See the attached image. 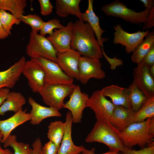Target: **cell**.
I'll list each match as a JSON object with an SVG mask.
<instances>
[{
	"instance_id": "1",
	"label": "cell",
	"mask_w": 154,
	"mask_h": 154,
	"mask_svg": "<svg viewBox=\"0 0 154 154\" xmlns=\"http://www.w3.org/2000/svg\"><path fill=\"white\" fill-rule=\"evenodd\" d=\"M70 46L84 56L99 59L104 56L101 47L89 24L78 19L74 23Z\"/></svg>"
},
{
	"instance_id": "2",
	"label": "cell",
	"mask_w": 154,
	"mask_h": 154,
	"mask_svg": "<svg viewBox=\"0 0 154 154\" xmlns=\"http://www.w3.org/2000/svg\"><path fill=\"white\" fill-rule=\"evenodd\" d=\"M113 127L124 146L128 148L132 149L137 145L142 149L154 143V117L133 123L122 131Z\"/></svg>"
},
{
	"instance_id": "3",
	"label": "cell",
	"mask_w": 154,
	"mask_h": 154,
	"mask_svg": "<svg viewBox=\"0 0 154 154\" xmlns=\"http://www.w3.org/2000/svg\"><path fill=\"white\" fill-rule=\"evenodd\" d=\"M88 143L97 142L108 147L110 151L122 152L125 147L119 137L108 121L97 120L86 138Z\"/></svg>"
},
{
	"instance_id": "4",
	"label": "cell",
	"mask_w": 154,
	"mask_h": 154,
	"mask_svg": "<svg viewBox=\"0 0 154 154\" xmlns=\"http://www.w3.org/2000/svg\"><path fill=\"white\" fill-rule=\"evenodd\" d=\"M76 86L73 83L69 84L44 83L38 93L46 105L59 111L64 105L65 98L71 95Z\"/></svg>"
},
{
	"instance_id": "5",
	"label": "cell",
	"mask_w": 154,
	"mask_h": 154,
	"mask_svg": "<svg viewBox=\"0 0 154 154\" xmlns=\"http://www.w3.org/2000/svg\"><path fill=\"white\" fill-rule=\"evenodd\" d=\"M102 10L107 16L120 18L137 25L145 22L150 10L145 9L142 11L136 12L128 8L125 4L118 0L104 5Z\"/></svg>"
},
{
	"instance_id": "6",
	"label": "cell",
	"mask_w": 154,
	"mask_h": 154,
	"mask_svg": "<svg viewBox=\"0 0 154 154\" xmlns=\"http://www.w3.org/2000/svg\"><path fill=\"white\" fill-rule=\"evenodd\" d=\"M27 54L31 58L42 57L56 62L57 52L47 38L31 31L29 43L26 46Z\"/></svg>"
},
{
	"instance_id": "7",
	"label": "cell",
	"mask_w": 154,
	"mask_h": 154,
	"mask_svg": "<svg viewBox=\"0 0 154 154\" xmlns=\"http://www.w3.org/2000/svg\"><path fill=\"white\" fill-rule=\"evenodd\" d=\"M33 59L43 68L45 74L44 83L69 84L73 79L67 75L56 62L41 57Z\"/></svg>"
},
{
	"instance_id": "8",
	"label": "cell",
	"mask_w": 154,
	"mask_h": 154,
	"mask_svg": "<svg viewBox=\"0 0 154 154\" xmlns=\"http://www.w3.org/2000/svg\"><path fill=\"white\" fill-rule=\"evenodd\" d=\"M78 80L86 84L90 78H94L101 80L104 78L106 74L102 69L99 59L85 56H81L79 61Z\"/></svg>"
},
{
	"instance_id": "9",
	"label": "cell",
	"mask_w": 154,
	"mask_h": 154,
	"mask_svg": "<svg viewBox=\"0 0 154 154\" xmlns=\"http://www.w3.org/2000/svg\"><path fill=\"white\" fill-rule=\"evenodd\" d=\"M113 42L114 44H121L125 47V51L127 53L133 52L137 46L144 40V38L149 32L138 31L133 33H129L125 31L119 24L114 27Z\"/></svg>"
},
{
	"instance_id": "10",
	"label": "cell",
	"mask_w": 154,
	"mask_h": 154,
	"mask_svg": "<svg viewBox=\"0 0 154 154\" xmlns=\"http://www.w3.org/2000/svg\"><path fill=\"white\" fill-rule=\"evenodd\" d=\"M87 107L93 110L97 120L108 121L112 114L114 105L102 94L101 90H97L89 97Z\"/></svg>"
},
{
	"instance_id": "11",
	"label": "cell",
	"mask_w": 154,
	"mask_h": 154,
	"mask_svg": "<svg viewBox=\"0 0 154 154\" xmlns=\"http://www.w3.org/2000/svg\"><path fill=\"white\" fill-rule=\"evenodd\" d=\"M133 70V81L137 87L147 98L154 96V78L149 71V66L142 61Z\"/></svg>"
},
{
	"instance_id": "12",
	"label": "cell",
	"mask_w": 154,
	"mask_h": 154,
	"mask_svg": "<svg viewBox=\"0 0 154 154\" xmlns=\"http://www.w3.org/2000/svg\"><path fill=\"white\" fill-rule=\"evenodd\" d=\"M89 98L88 94L81 92L79 86L76 85L72 92L70 96L69 100L65 103L63 107L70 111L73 123H81L83 112L85 108L87 107V102Z\"/></svg>"
},
{
	"instance_id": "13",
	"label": "cell",
	"mask_w": 154,
	"mask_h": 154,
	"mask_svg": "<svg viewBox=\"0 0 154 154\" xmlns=\"http://www.w3.org/2000/svg\"><path fill=\"white\" fill-rule=\"evenodd\" d=\"M22 74L28 80L32 91L38 93L44 84L45 76L42 67L33 59L26 61L23 67Z\"/></svg>"
},
{
	"instance_id": "14",
	"label": "cell",
	"mask_w": 154,
	"mask_h": 154,
	"mask_svg": "<svg viewBox=\"0 0 154 154\" xmlns=\"http://www.w3.org/2000/svg\"><path fill=\"white\" fill-rule=\"evenodd\" d=\"M81 55L71 49L62 53H57L56 62L62 71L70 78L78 80V64Z\"/></svg>"
},
{
	"instance_id": "15",
	"label": "cell",
	"mask_w": 154,
	"mask_h": 154,
	"mask_svg": "<svg viewBox=\"0 0 154 154\" xmlns=\"http://www.w3.org/2000/svg\"><path fill=\"white\" fill-rule=\"evenodd\" d=\"M74 23L70 21L61 29H55L53 34L47 37L58 53H62L71 49Z\"/></svg>"
},
{
	"instance_id": "16",
	"label": "cell",
	"mask_w": 154,
	"mask_h": 154,
	"mask_svg": "<svg viewBox=\"0 0 154 154\" xmlns=\"http://www.w3.org/2000/svg\"><path fill=\"white\" fill-rule=\"evenodd\" d=\"M65 128L64 135L58 149L57 154H79L85 148L82 145L77 146L72 138V127L73 120L70 111L66 114Z\"/></svg>"
},
{
	"instance_id": "17",
	"label": "cell",
	"mask_w": 154,
	"mask_h": 154,
	"mask_svg": "<svg viewBox=\"0 0 154 154\" xmlns=\"http://www.w3.org/2000/svg\"><path fill=\"white\" fill-rule=\"evenodd\" d=\"M27 109H21L9 118L0 120V131L3 135L1 142L3 143L12 131L17 127L30 120L31 114L27 112Z\"/></svg>"
},
{
	"instance_id": "18",
	"label": "cell",
	"mask_w": 154,
	"mask_h": 154,
	"mask_svg": "<svg viewBox=\"0 0 154 154\" xmlns=\"http://www.w3.org/2000/svg\"><path fill=\"white\" fill-rule=\"evenodd\" d=\"M26 61L25 56H23L8 69L0 72V89L12 88L14 86L22 74Z\"/></svg>"
},
{
	"instance_id": "19",
	"label": "cell",
	"mask_w": 154,
	"mask_h": 154,
	"mask_svg": "<svg viewBox=\"0 0 154 154\" xmlns=\"http://www.w3.org/2000/svg\"><path fill=\"white\" fill-rule=\"evenodd\" d=\"M134 112L123 107L114 106L112 114L108 121L114 128L122 131L133 123Z\"/></svg>"
},
{
	"instance_id": "20",
	"label": "cell",
	"mask_w": 154,
	"mask_h": 154,
	"mask_svg": "<svg viewBox=\"0 0 154 154\" xmlns=\"http://www.w3.org/2000/svg\"><path fill=\"white\" fill-rule=\"evenodd\" d=\"M28 102L32 107L30 113L31 116L30 123L32 125H38L43 119L49 117L62 116L59 111L50 107H48L41 105L31 97L29 98Z\"/></svg>"
},
{
	"instance_id": "21",
	"label": "cell",
	"mask_w": 154,
	"mask_h": 154,
	"mask_svg": "<svg viewBox=\"0 0 154 154\" xmlns=\"http://www.w3.org/2000/svg\"><path fill=\"white\" fill-rule=\"evenodd\" d=\"M101 90L105 97L110 98L114 106L131 109L127 88L112 85L104 87Z\"/></svg>"
},
{
	"instance_id": "22",
	"label": "cell",
	"mask_w": 154,
	"mask_h": 154,
	"mask_svg": "<svg viewBox=\"0 0 154 154\" xmlns=\"http://www.w3.org/2000/svg\"><path fill=\"white\" fill-rule=\"evenodd\" d=\"M80 0H56V14L61 17H66L69 15L76 16L78 20L82 21V13L79 5Z\"/></svg>"
},
{
	"instance_id": "23",
	"label": "cell",
	"mask_w": 154,
	"mask_h": 154,
	"mask_svg": "<svg viewBox=\"0 0 154 154\" xmlns=\"http://www.w3.org/2000/svg\"><path fill=\"white\" fill-rule=\"evenodd\" d=\"M27 102L22 94L19 92H10L5 101L0 107V115L3 116L8 111L16 113L21 109Z\"/></svg>"
},
{
	"instance_id": "24",
	"label": "cell",
	"mask_w": 154,
	"mask_h": 154,
	"mask_svg": "<svg viewBox=\"0 0 154 154\" xmlns=\"http://www.w3.org/2000/svg\"><path fill=\"white\" fill-rule=\"evenodd\" d=\"M93 0H88V6L85 12L82 13V21L83 22H88L93 30L96 39L104 50L103 42L102 38V34L106 31L100 27L99 19L96 15L93 9Z\"/></svg>"
},
{
	"instance_id": "25",
	"label": "cell",
	"mask_w": 154,
	"mask_h": 154,
	"mask_svg": "<svg viewBox=\"0 0 154 154\" xmlns=\"http://www.w3.org/2000/svg\"><path fill=\"white\" fill-rule=\"evenodd\" d=\"M154 44V32H149L145 39L133 52L131 57L132 61L137 64L141 63Z\"/></svg>"
},
{
	"instance_id": "26",
	"label": "cell",
	"mask_w": 154,
	"mask_h": 154,
	"mask_svg": "<svg viewBox=\"0 0 154 154\" xmlns=\"http://www.w3.org/2000/svg\"><path fill=\"white\" fill-rule=\"evenodd\" d=\"M47 137L59 149L65 130V124L61 120L50 122L48 127Z\"/></svg>"
},
{
	"instance_id": "27",
	"label": "cell",
	"mask_w": 154,
	"mask_h": 154,
	"mask_svg": "<svg viewBox=\"0 0 154 154\" xmlns=\"http://www.w3.org/2000/svg\"><path fill=\"white\" fill-rule=\"evenodd\" d=\"M154 117V96H153L147 98L138 110L134 112L133 123L142 122Z\"/></svg>"
},
{
	"instance_id": "28",
	"label": "cell",
	"mask_w": 154,
	"mask_h": 154,
	"mask_svg": "<svg viewBox=\"0 0 154 154\" xmlns=\"http://www.w3.org/2000/svg\"><path fill=\"white\" fill-rule=\"evenodd\" d=\"M26 0H0V9L8 10L20 19L27 6Z\"/></svg>"
},
{
	"instance_id": "29",
	"label": "cell",
	"mask_w": 154,
	"mask_h": 154,
	"mask_svg": "<svg viewBox=\"0 0 154 154\" xmlns=\"http://www.w3.org/2000/svg\"><path fill=\"white\" fill-rule=\"evenodd\" d=\"M127 88L131 109L134 112H137L147 98L133 81Z\"/></svg>"
},
{
	"instance_id": "30",
	"label": "cell",
	"mask_w": 154,
	"mask_h": 154,
	"mask_svg": "<svg viewBox=\"0 0 154 154\" xmlns=\"http://www.w3.org/2000/svg\"><path fill=\"white\" fill-rule=\"evenodd\" d=\"M3 144L5 148L9 147H11L14 150V154H33V149L29 144L18 142L15 135H10Z\"/></svg>"
},
{
	"instance_id": "31",
	"label": "cell",
	"mask_w": 154,
	"mask_h": 154,
	"mask_svg": "<svg viewBox=\"0 0 154 154\" xmlns=\"http://www.w3.org/2000/svg\"><path fill=\"white\" fill-rule=\"evenodd\" d=\"M0 21L5 30L9 35L11 34L13 26L19 25L20 20L6 11L0 9Z\"/></svg>"
},
{
	"instance_id": "32",
	"label": "cell",
	"mask_w": 154,
	"mask_h": 154,
	"mask_svg": "<svg viewBox=\"0 0 154 154\" xmlns=\"http://www.w3.org/2000/svg\"><path fill=\"white\" fill-rule=\"evenodd\" d=\"M20 19L21 21L29 25L31 27L32 31H39L44 21L38 15L36 14H28L21 16Z\"/></svg>"
},
{
	"instance_id": "33",
	"label": "cell",
	"mask_w": 154,
	"mask_h": 154,
	"mask_svg": "<svg viewBox=\"0 0 154 154\" xmlns=\"http://www.w3.org/2000/svg\"><path fill=\"white\" fill-rule=\"evenodd\" d=\"M64 26L60 23V20L57 19H53L44 22L39 31L40 35L45 36L47 34L49 35H52L53 30L58 29H60L63 28Z\"/></svg>"
},
{
	"instance_id": "34",
	"label": "cell",
	"mask_w": 154,
	"mask_h": 154,
	"mask_svg": "<svg viewBox=\"0 0 154 154\" xmlns=\"http://www.w3.org/2000/svg\"><path fill=\"white\" fill-rule=\"evenodd\" d=\"M121 154H154V143L147 145V147L136 150L125 147Z\"/></svg>"
},
{
	"instance_id": "35",
	"label": "cell",
	"mask_w": 154,
	"mask_h": 154,
	"mask_svg": "<svg viewBox=\"0 0 154 154\" xmlns=\"http://www.w3.org/2000/svg\"><path fill=\"white\" fill-rule=\"evenodd\" d=\"M41 13L43 15H49L52 12L53 6L49 0H38Z\"/></svg>"
},
{
	"instance_id": "36",
	"label": "cell",
	"mask_w": 154,
	"mask_h": 154,
	"mask_svg": "<svg viewBox=\"0 0 154 154\" xmlns=\"http://www.w3.org/2000/svg\"><path fill=\"white\" fill-rule=\"evenodd\" d=\"M58 149L52 141H49L42 146V154H57Z\"/></svg>"
},
{
	"instance_id": "37",
	"label": "cell",
	"mask_w": 154,
	"mask_h": 154,
	"mask_svg": "<svg viewBox=\"0 0 154 154\" xmlns=\"http://www.w3.org/2000/svg\"><path fill=\"white\" fill-rule=\"evenodd\" d=\"M143 24L145 30H147L154 26V7L150 10L147 19Z\"/></svg>"
},
{
	"instance_id": "38",
	"label": "cell",
	"mask_w": 154,
	"mask_h": 154,
	"mask_svg": "<svg viewBox=\"0 0 154 154\" xmlns=\"http://www.w3.org/2000/svg\"><path fill=\"white\" fill-rule=\"evenodd\" d=\"M143 61L148 66L154 64V44L152 46L148 53L144 56Z\"/></svg>"
},
{
	"instance_id": "39",
	"label": "cell",
	"mask_w": 154,
	"mask_h": 154,
	"mask_svg": "<svg viewBox=\"0 0 154 154\" xmlns=\"http://www.w3.org/2000/svg\"><path fill=\"white\" fill-rule=\"evenodd\" d=\"M42 145L40 138L37 137L32 145L33 154H42Z\"/></svg>"
},
{
	"instance_id": "40",
	"label": "cell",
	"mask_w": 154,
	"mask_h": 154,
	"mask_svg": "<svg viewBox=\"0 0 154 154\" xmlns=\"http://www.w3.org/2000/svg\"><path fill=\"white\" fill-rule=\"evenodd\" d=\"M9 89L7 88L0 89V107L3 104L10 92Z\"/></svg>"
},
{
	"instance_id": "41",
	"label": "cell",
	"mask_w": 154,
	"mask_h": 154,
	"mask_svg": "<svg viewBox=\"0 0 154 154\" xmlns=\"http://www.w3.org/2000/svg\"><path fill=\"white\" fill-rule=\"evenodd\" d=\"M95 149L92 148L91 150L85 148L84 151L81 153L82 154H96L94 152ZM119 152L117 151H109L100 154H120Z\"/></svg>"
},
{
	"instance_id": "42",
	"label": "cell",
	"mask_w": 154,
	"mask_h": 154,
	"mask_svg": "<svg viewBox=\"0 0 154 154\" xmlns=\"http://www.w3.org/2000/svg\"><path fill=\"white\" fill-rule=\"evenodd\" d=\"M140 1L143 3V6L146 9L151 10L154 7V0H140Z\"/></svg>"
},
{
	"instance_id": "43",
	"label": "cell",
	"mask_w": 154,
	"mask_h": 154,
	"mask_svg": "<svg viewBox=\"0 0 154 154\" xmlns=\"http://www.w3.org/2000/svg\"><path fill=\"white\" fill-rule=\"evenodd\" d=\"M9 35L3 28L0 21V39H3L7 38Z\"/></svg>"
},
{
	"instance_id": "44",
	"label": "cell",
	"mask_w": 154,
	"mask_h": 154,
	"mask_svg": "<svg viewBox=\"0 0 154 154\" xmlns=\"http://www.w3.org/2000/svg\"><path fill=\"white\" fill-rule=\"evenodd\" d=\"M0 154H14V153L9 149L3 148L0 144Z\"/></svg>"
},
{
	"instance_id": "45",
	"label": "cell",
	"mask_w": 154,
	"mask_h": 154,
	"mask_svg": "<svg viewBox=\"0 0 154 154\" xmlns=\"http://www.w3.org/2000/svg\"><path fill=\"white\" fill-rule=\"evenodd\" d=\"M149 69L151 75L154 78V64L150 66Z\"/></svg>"
},
{
	"instance_id": "46",
	"label": "cell",
	"mask_w": 154,
	"mask_h": 154,
	"mask_svg": "<svg viewBox=\"0 0 154 154\" xmlns=\"http://www.w3.org/2000/svg\"><path fill=\"white\" fill-rule=\"evenodd\" d=\"M3 138V135L0 131V141H1Z\"/></svg>"
},
{
	"instance_id": "47",
	"label": "cell",
	"mask_w": 154,
	"mask_h": 154,
	"mask_svg": "<svg viewBox=\"0 0 154 154\" xmlns=\"http://www.w3.org/2000/svg\"><path fill=\"white\" fill-rule=\"evenodd\" d=\"M1 89V88H0Z\"/></svg>"
}]
</instances>
